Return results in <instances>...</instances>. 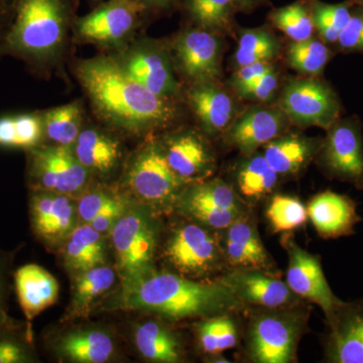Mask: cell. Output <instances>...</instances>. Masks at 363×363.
<instances>
[{
    "instance_id": "1",
    "label": "cell",
    "mask_w": 363,
    "mask_h": 363,
    "mask_svg": "<svg viewBox=\"0 0 363 363\" xmlns=\"http://www.w3.org/2000/svg\"><path fill=\"white\" fill-rule=\"evenodd\" d=\"M74 74L98 118L113 130L143 135L179 116L174 100L157 96L130 78L111 56L80 60Z\"/></svg>"
},
{
    "instance_id": "2",
    "label": "cell",
    "mask_w": 363,
    "mask_h": 363,
    "mask_svg": "<svg viewBox=\"0 0 363 363\" xmlns=\"http://www.w3.org/2000/svg\"><path fill=\"white\" fill-rule=\"evenodd\" d=\"M13 21L0 39V58L20 60L48 78L63 63L79 0H11Z\"/></svg>"
},
{
    "instance_id": "3",
    "label": "cell",
    "mask_w": 363,
    "mask_h": 363,
    "mask_svg": "<svg viewBox=\"0 0 363 363\" xmlns=\"http://www.w3.org/2000/svg\"><path fill=\"white\" fill-rule=\"evenodd\" d=\"M119 308L143 311L180 321L241 310V303L219 279L196 281L173 272H157L130 286H121Z\"/></svg>"
},
{
    "instance_id": "4",
    "label": "cell",
    "mask_w": 363,
    "mask_h": 363,
    "mask_svg": "<svg viewBox=\"0 0 363 363\" xmlns=\"http://www.w3.org/2000/svg\"><path fill=\"white\" fill-rule=\"evenodd\" d=\"M159 223L152 210L130 206L111 231L116 266L121 286H130L156 271L155 255Z\"/></svg>"
},
{
    "instance_id": "5",
    "label": "cell",
    "mask_w": 363,
    "mask_h": 363,
    "mask_svg": "<svg viewBox=\"0 0 363 363\" xmlns=\"http://www.w3.org/2000/svg\"><path fill=\"white\" fill-rule=\"evenodd\" d=\"M250 320L247 351L257 363H291L297 360L301 336L308 315L298 305L288 308H260Z\"/></svg>"
},
{
    "instance_id": "6",
    "label": "cell",
    "mask_w": 363,
    "mask_h": 363,
    "mask_svg": "<svg viewBox=\"0 0 363 363\" xmlns=\"http://www.w3.org/2000/svg\"><path fill=\"white\" fill-rule=\"evenodd\" d=\"M124 185L143 204L159 211L176 207L189 184L169 167L161 143L149 138L130 157L124 173Z\"/></svg>"
},
{
    "instance_id": "7",
    "label": "cell",
    "mask_w": 363,
    "mask_h": 363,
    "mask_svg": "<svg viewBox=\"0 0 363 363\" xmlns=\"http://www.w3.org/2000/svg\"><path fill=\"white\" fill-rule=\"evenodd\" d=\"M26 152V181L30 191L80 197L92 174L79 162L73 147L40 145Z\"/></svg>"
},
{
    "instance_id": "8",
    "label": "cell",
    "mask_w": 363,
    "mask_h": 363,
    "mask_svg": "<svg viewBox=\"0 0 363 363\" xmlns=\"http://www.w3.org/2000/svg\"><path fill=\"white\" fill-rule=\"evenodd\" d=\"M145 13L136 0H107L90 13L77 18L74 39L81 44L121 49L138 30Z\"/></svg>"
},
{
    "instance_id": "9",
    "label": "cell",
    "mask_w": 363,
    "mask_h": 363,
    "mask_svg": "<svg viewBox=\"0 0 363 363\" xmlns=\"http://www.w3.org/2000/svg\"><path fill=\"white\" fill-rule=\"evenodd\" d=\"M176 208L210 230H224L247 213L240 195L220 179L189 184L179 197Z\"/></svg>"
},
{
    "instance_id": "10",
    "label": "cell",
    "mask_w": 363,
    "mask_h": 363,
    "mask_svg": "<svg viewBox=\"0 0 363 363\" xmlns=\"http://www.w3.org/2000/svg\"><path fill=\"white\" fill-rule=\"evenodd\" d=\"M164 255L179 274L189 278H204L227 266L221 242L198 223L177 227L167 241Z\"/></svg>"
},
{
    "instance_id": "11",
    "label": "cell",
    "mask_w": 363,
    "mask_h": 363,
    "mask_svg": "<svg viewBox=\"0 0 363 363\" xmlns=\"http://www.w3.org/2000/svg\"><path fill=\"white\" fill-rule=\"evenodd\" d=\"M111 57L130 78L157 96L174 100L180 92L171 57L157 43L138 40L124 45Z\"/></svg>"
},
{
    "instance_id": "12",
    "label": "cell",
    "mask_w": 363,
    "mask_h": 363,
    "mask_svg": "<svg viewBox=\"0 0 363 363\" xmlns=\"http://www.w3.org/2000/svg\"><path fill=\"white\" fill-rule=\"evenodd\" d=\"M281 111L294 123L328 130L340 119L341 104L333 89L317 79L290 81L279 99Z\"/></svg>"
},
{
    "instance_id": "13",
    "label": "cell",
    "mask_w": 363,
    "mask_h": 363,
    "mask_svg": "<svg viewBox=\"0 0 363 363\" xmlns=\"http://www.w3.org/2000/svg\"><path fill=\"white\" fill-rule=\"evenodd\" d=\"M321 149V162L332 178L363 188V142L357 119H339L329 128Z\"/></svg>"
},
{
    "instance_id": "14",
    "label": "cell",
    "mask_w": 363,
    "mask_h": 363,
    "mask_svg": "<svg viewBox=\"0 0 363 363\" xmlns=\"http://www.w3.org/2000/svg\"><path fill=\"white\" fill-rule=\"evenodd\" d=\"M283 245L289 259L286 285L298 297L319 306L326 320L329 319L344 302L331 290L319 257L308 252L291 238H285Z\"/></svg>"
},
{
    "instance_id": "15",
    "label": "cell",
    "mask_w": 363,
    "mask_h": 363,
    "mask_svg": "<svg viewBox=\"0 0 363 363\" xmlns=\"http://www.w3.org/2000/svg\"><path fill=\"white\" fill-rule=\"evenodd\" d=\"M218 279L245 305L276 309L293 307L303 300L272 272L233 269Z\"/></svg>"
},
{
    "instance_id": "16",
    "label": "cell",
    "mask_w": 363,
    "mask_h": 363,
    "mask_svg": "<svg viewBox=\"0 0 363 363\" xmlns=\"http://www.w3.org/2000/svg\"><path fill=\"white\" fill-rule=\"evenodd\" d=\"M77 203L70 196L32 191L30 220L33 233L47 247L64 245L78 225Z\"/></svg>"
},
{
    "instance_id": "17",
    "label": "cell",
    "mask_w": 363,
    "mask_h": 363,
    "mask_svg": "<svg viewBox=\"0 0 363 363\" xmlns=\"http://www.w3.org/2000/svg\"><path fill=\"white\" fill-rule=\"evenodd\" d=\"M173 52L179 70L193 83L215 81L220 75V42L209 30H184L174 42Z\"/></svg>"
},
{
    "instance_id": "18",
    "label": "cell",
    "mask_w": 363,
    "mask_h": 363,
    "mask_svg": "<svg viewBox=\"0 0 363 363\" xmlns=\"http://www.w3.org/2000/svg\"><path fill=\"white\" fill-rule=\"evenodd\" d=\"M160 143L169 167L186 183L204 181L213 173L215 160L212 150L195 130L172 133Z\"/></svg>"
},
{
    "instance_id": "19",
    "label": "cell",
    "mask_w": 363,
    "mask_h": 363,
    "mask_svg": "<svg viewBox=\"0 0 363 363\" xmlns=\"http://www.w3.org/2000/svg\"><path fill=\"white\" fill-rule=\"evenodd\" d=\"M327 322V362L363 363V301L344 302Z\"/></svg>"
},
{
    "instance_id": "20",
    "label": "cell",
    "mask_w": 363,
    "mask_h": 363,
    "mask_svg": "<svg viewBox=\"0 0 363 363\" xmlns=\"http://www.w3.org/2000/svg\"><path fill=\"white\" fill-rule=\"evenodd\" d=\"M247 214L222 230L221 247L226 264L233 269H259L274 272L271 255L260 240L257 225Z\"/></svg>"
},
{
    "instance_id": "21",
    "label": "cell",
    "mask_w": 363,
    "mask_h": 363,
    "mask_svg": "<svg viewBox=\"0 0 363 363\" xmlns=\"http://www.w3.org/2000/svg\"><path fill=\"white\" fill-rule=\"evenodd\" d=\"M285 113L279 109L255 106L238 117L227 131L226 140L250 157L285 130Z\"/></svg>"
},
{
    "instance_id": "22",
    "label": "cell",
    "mask_w": 363,
    "mask_h": 363,
    "mask_svg": "<svg viewBox=\"0 0 363 363\" xmlns=\"http://www.w3.org/2000/svg\"><path fill=\"white\" fill-rule=\"evenodd\" d=\"M307 210L318 234L325 240L352 235L355 224L362 220L353 200L331 191L315 196Z\"/></svg>"
},
{
    "instance_id": "23",
    "label": "cell",
    "mask_w": 363,
    "mask_h": 363,
    "mask_svg": "<svg viewBox=\"0 0 363 363\" xmlns=\"http://www.w3.org/2000/svg\"><path fill=\"white\" fill-rule=\"evenodd\" d=\"M13 278L18 303L28 323L58 300V281L44 267L26 264L16 269Z\"/></svg>"
},
{
    "instance_id": "24",
    "label": "cell",
    "mask_w": 363,
    "mask_h": 363,
    "mask_svg": "<svg viewBox=\"0 0 363 363\" xmlns=\"http://www.w3.org/2000/svg\"><path fill=\"white\" fill-rule=\"evenodd\" d=\"M73 150L79 162L91 174L100 176L111 174L123 157L121 143L111 133L92 126L81 130Z\"/></svg>"
},
{
    "instance_id": "25",
    "label": "cell",
    "mask_w": 363,
    "mask_h": 363,
    "mask_svg": "<svg viewBox=\"0 0 363 363\" xmlns=\"http://www.w3.org/2000/svg\"><path fill=\"white\" fill-rule=\"evenodd\" d=\"M187 98L202 128L209 135L220 133L230 123L233 100L214 81L193 83L189 88Z\"/></svg>"
},
{
    "instance_id": "26",
    "label": "cell",
    "mask_w": 363,
    "mask_h": 363,
    "mask_svg": "<svg viewBox=\"0 0 363 363\" xmlns=\"http://www.w3.org/2000/svg\"><path fill=\"white\" fill-rule=\"evenodd\" d=\"M64 243L66 267L76 274L106 262L104 234L90 224H78Z\"/></svg>"
},
{
    "instance_id": "27",
    "label": "cell",
    "mask_w": 363,
    "mask_h": 363,
    "mask_svg": "<svg viewBox=\"0 0 363 363\" xmlns=\"http://www.w3.org/2000/svg\"><path fill=\"white\" fill-rule=\"evenodd\" d=\"M320 149L319 143L298 135L278 136L264 145V156L279 175H294L304 168Z\"/></svg>"
},
{
    "instance_id": "28",
    "label": "cell",
    "mask_w": 363,
    "mask_h": 363,
    "mask_svg": "<svg viewBox=\"0 0 363 363\" xmlns=\"http://www.w3.org/2000/svg\"><path fill=\"white\" fill-rule=\"evenodd\" d=\"M57 350L66 359L79 363L107 362L116 352L108 334L100 330L71 332L59 341Z\"/></svg>"
},
{
    "instance_id": "29",
    "label": "cell",
    "mask_w": 363,
    "mask_h": 363,
    "mask_svg": "<svg viewBox=\"0 0 363 363\" xmlns=\"http://www.w3.org/2000/svg\"><path fill=\"white\" fill-rule=\"evenodd\" d=\"M116 278V271L105 264L76 274L68 317L87 316L98 298L111 290Z\"/></svg>"
},
{
    "instance_id": "30",
    "label": "cell",
    "mask_w": 363,
    "mask_h": 363,
    "mask_svg": "<svg viewBox=\"0 0 363 363\" xmlns=\"http://www.w3.org/2000/svg\"><path fill=\"white\" fill-rule=\"evenodd\" d=\"M140 354L155 362L177 363L182 360L180 342L175 334L155 321L140 324L135 333Z\"/></svg>"
},
{
    "instance_id": "31",
    "label": "cell",
    "mask_w": 363,
    "mask_h": 363,
    "mask_svg": "<svg viewBox=\"0 0 363 363\" xmlns=\"http://www.w3.org/2000/svg\"><path fill=\"white\" fill-rule=\"evenodd\" d=\"M45 138L54 145L73 147L83 130L84 111L80 101L61 105L40 112Z\"/></svg>"
},
{
    "instance_id": "32",
    "label": "cell",
    "mask_w": 363,
    "mask_h": 363,
    "mask_svg": "<svg viewBox=\"0 0 363 363\" xmlns=\"http://www.w3.org/2000/svg\"><path fill=\"white\" fill-rule=\"evenodd\" d=\"M279 180L264 155H252L240 164L236 173L240 195L250 201H259L271 194Z\"/></svg>"
},
{
    "instance_id": "33",
    "label": "cell",
    "mask_w": 363,
    "mask_h": 363,
    "mask_svg": "<svg viewBox=\"0 0 363 363\" xmlns=\"http://www.w3.org/2000/svg\"><path fill=\"white\" fill-rule=\"evenodd\" d=\"M125 196L111 189L95 187L86 189L79 197L77 210L79 219L82 223L90 224L100 216L121 217L130 206Z\"/></svg>"
},
{
    "instance_id": "34",
    "label": "cell",
    "mask_w": 363,
    "mask_h": 363,
    "mask_svg": "<svg viewBox=\"0 0 363 363\" xmlns=\"http://www.w3.org/2000/svg\"><path fill=\"white\" fill-rule=\"evenodd\" d=\"M196 330L202 350L210 355L220 354L238 344V328L229 313L204 318Z\"/></svg>"
},
{
    "instance_id": "35",
    "label": "cell",
    "mask_w": 363,
    "mask_h": 363,
    "mask_svg": "<svg viewBox=\"0 0 363 363\" xmlns=\"http://www.w3.org/2000/svg\"><path fill=\"white\" fill-rule=\"evenodd\" d=\"M184 11L198 28L209 32L226 30L233 23V0H182Z\"/></svg>"
},
{
    "instance_id": "36",
    "label": "cell",
    "mask_w": 363,
    "mask_h": 363,
    "mask_svg": "<svg viewBox=\"0 0 363 363\" xmlns=\"http://www.w3.org/2000/svg\"><path fill=\"white\" fill-rule=\"evenodd\" d=\"M353 6L350 0L335 4L311 0L313 23L325 43H337L339 35L350 20Z\"/></svg>"
},
{
    "instance_id": "37",
    "label": "cell",
    "mask_w": 363,
    "mask_h": 363,
    "mask_svg": "<svg viewBox=\"0 0 363 363\" xmlns=\"http://www.w3.org/2000/svg\"><path fill=\"white\" fill-rule=\"evenodd\" d=\"M269 20L293 40L310 39L315 28L311 0H297L289 6L274 9L269 13Z\"/></svg>"
},
{
    "instance_id": "38",
    "label": "cell",
    "mask_w": 363,
    "mask_h": 363,
    "mask_svg": "<svg viewBox=\"0 0 363 363\" xmlns=\"http://www.w3.org/2000/svg\"><path fill=\"white\" fill-rule=\"evenodd\" d=\"M288 62L292 68L310 75H319L331 58L330 50L322 40H294L288 47Z\"/></svg>"
},
{
    "instance_id": "39",
    "label": "cell",
    "mask_w": 363,
    "mask_h": 363,
    "mask_svg": "<svg viewBox=\"0 0 363 363\" xmlns=\"http://www.w3.org/2000/svg\"><path fill=\"white\" fill-rule=\"evenodd\" d=\"M267 218L274 233H290L307 222L308 210L300 200L290 196L277 195L267 210Z\"/></svg>"
},
{
    "instance_id": "40",
    "label": "cell",
    "mask_w": 363,
    "mask_h": 363,
    "mask_svg": "<svg viewBox=\"0 0 363 363\" xmlns=\"http://www.w3.org/2000/svg\"><path fill=\"white\" fill-rule=\"evenodd\" d=\"M279 44L264 28L248 30L241 33L235 54L236 63L240 67L259 62H269L277 56Z\"/></svg>"
},
{
    "instance_id": "41",
    "label": "cell",
    "mask_w": 363,
    "mask_h": 363,
    "mask_svg": "<svg viewBox=\"0 0 363 363\" xmlns=\"http://www.w3.org/2000/svg\"><path fill=\"white\" fill-rule=\"evenodd\" d=\"M18 326L0 328V363H30L35 362V353L28 342V335L21 337Z\"/></svg>"
},
{
    "instance_id": "42",
    "label": "cell",
    "mask_w": 363,
    "mask_h": 363,
    "mask_svg": "<svg viewBox=\"0 0 363 363\" xmlns=\"http://www.w3.org/2000/svg\"><path fill=\"white\" fill-rule=\"evenodd\" d=\"M16 149L30 150L42 145L45 138L44 123L40 112L14 114Z\"/></svg>"
},
{
    "instance_id": "43",
    "label": "cell",
    "mask_w": 363,
    "mask_h": 363,
    "mask_svg": "<svg viewBox=\"0 0 363 363\" xmlns=\"http://www.w3.org/2000/svg\"><path fill=\"white\" fill-rule=\"evenodd\" d=\"M340 51L363 52V7L353 6L347 25L339 35L337 43Z\"/></svg>"
},
{
    "instance_id": "44",
    "label": "cell",
    "mask_w": 363,
    "mask_h": 363,
    "mask_svg": "<svg viewBox=\"0 0 363 363\" xmlns=\"http://www.w3.org/2000/svg\"><path fill=\"white\" fill-rule=\"evenodd\" d=\"M277 88H278V75L272 68L271 71L262 75L257 82L238 93L240 97L247 98V99L269 101L274 96Z\"/></svg>"
},
{
    "instance_id": "45",
    "label": "cell",
    "mask_w": 363,
    "mask_h": 363,
    "mask_svg": "<svg viewBox=\"0 0 363 363\" xmlns=\"http://www.w3.org/2000/svg\"><path fill=\"white\" fill-rule=\"evenodd\" d=\"M272 69V65L269 62H259V63L240 67L234 74L231 84L236 92H240L257 82L262 75L271 71Z\"/></svg>"
},
{
    "instance_id": "46",
    "label": "cell",
    "mask_w": 363,
    "mask_h": 363,
    "mask_svg": "<svg viewBox=\"0 0 363 363\" xmlns=\"http://www.w3.org/2000/svg\"><path fill=\"white\" fill-rule=\"evenodd\" d=\"M0 147L16 149V124L13 116H0Z\"/></svg>"
},
{
    "instance_id": "47",
    "label": "cell",
    "mask_w": 363,
    "mask_h": 363,
    "mask_svg": "<svg viewBox=\"0 0 363 363\" xmlns=\"http://www.w3.org/2000/svg\"><path fill=\"white\" fill-rule=\"evenodd\" d=\"M11 21H13L11 0H0V39L6 33Z\"/></svg>"
},
{
    "instance_id": "48",
    "label": "cell",
    "mask_w": 363,
    "mask_h": 363,
    "mask_svg": "<svg viewBox=\"0 0 363 363\" xmlns=\"http://www.w3.org/2000/svg\"><path fill=\"white\" fill-rule=\"evenodd\" d=\"M145 9V13L149 11H162L172 9L180 0H136Z\"/></svg>"
},
{
    "instance_id": "49",
    "label": "cell",
    "mask_w": 363,
    "mask_h": 363,
    "mask_svg": "<svg viewBox=\"0 0 363 363\" xmlns=\"http://www.w3.org/2000/svg\"><path fill=\"white\" fill-rule=\"evenodd\" d=\"M6 264L4 259L0 257V307L6 310L4 308V302H6Z\"/></svg>"
},
{
    "instance_id": "50",
    "label": "cell",
    "mask_w": 363,
    "mask_h": 363,
    "mask_svg": "<svg viewBox=\"0 0 363 363\" xmlns=\"http://www.w3.org/2000/svg\"><path fill=\"white\" fill-rule=\"evenodd\" d=\"M264 1V0H233L235 9L241 11H250Z\"/></svg>"
},
{
    "instance_id": "51",
    "label": "cell",
    "mask_w": 363,
    "mask_h": 363,
    "mask_svg": "<svg viewBox=\"0 0 363 363\" xmlns=\"http://www.w3.org/2000/svg\"><path fill=\"white\" fill-rule=\"evenodd\" d=\"M9 326H18V324H16V322H14V320L11 319V317H9L6 310L0 307V328H1V327Z\"/></svg>"
},
{
    "instance_id": "52",
    "label": "cell",
    "mask_w": 363,
    "mask_h": 363,
    "mask_svg": "<svg viewBox=\"0 0 363 363\" xmlns=\"http://www.w3.org/2000/svg\"><path fill=\"white\" fill-rule=\"evenodd\" d=\"M350 2H352L355 6H359L363 7V0H350Z\"/></svg>"
}]
</instances>
